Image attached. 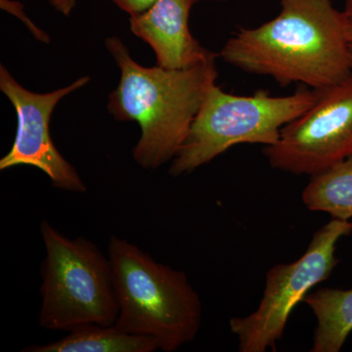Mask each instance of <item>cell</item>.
Wrapping results in <instances>:
<instances>
[{"mask_svg":"<svg viewBox=\"0 0 352 352\" xmlns=\"http://www.w3.org/2000/svg\"><path fill=\"white\" fill-rule=\"evenodd\" d=\"M276 17L242 28L220 57L245 73L270 76L282 87L302 83L315 90L352 75L346 12L332 0H279Z\"/></svg>","mask_w":352,"mask_h":352,"instance_id":"cell-1","label":"cell"},{"mask_svg":"<svg viewBox=\"0 0 352 352\" xmlns=\"http://www.w3.org/2000/svg\"><path fill=\"white\" fill-rule=\"evenodd\" d=\"M106 46L120 69L117 89L109 97L108 110L120 122H136L141 138L133 149L136 163L156 170L173 160L219 72L217 57L189 68H145L136 63L118 38Z\"/></svg>","mask_w":352,"mask_h":352,"instance_id":"cell-2","label":"cell"},{"mask_svg":"<svg viewBox=\"0 0 352 352\" xmlns=\"http://www.w3.org/2000/svg\"><path fill=\"white\" fill-rule=\"evenodd\" d=\"M108 256L119 307L118 328L151 338L164 352L176 351L195 340L203 307L183 271L157 263L116 235L109 243Z\"/></svg>","mask_w":352,"mask_h":352,"instance_id":"cell-3","label":"cell"},{"mask_svg":"<svg viewBox=\"0 0 352 352\" xmlns=\"http://www.w3.org/2000/svg\"><path fill=\"white\" fill-rule=\"evenodd\" d=\"M45 247L41 265L39 324L69 331L87 324L115 325L119 315L109 256L85 237L69 238L47 220L41 224Z\"/></svg>","mask_w":352,"mask_h":352,"instance_id":"cell-4","label":"cell"},{"mask_svg":"<svg viewBox=\"0 0 352 352\" xmlns=\"http://www.w3.org/2000/svg\"><path fill=\"white\" fill-rule=\"evenodd\" d=\"M317 90H300L287 96H271L263 90L242 96L210 88L170 173L179 176L210 163L233 146L275 144L286 124L314 105Z\"/></svg>","mask_w":352,"mask_h":352,"instance_id":"cell-5","label":"cell"},{"mask_svg":"<svg viewBox=\"0 0 352 352\" xmlns=\"http://www.w3.org/2000/svg\"><path fill=\"white\" fill-rule=\"evenodd\" d=\"M351 233V220L332 219L315 232L300 258L268 270L258 307L247 316L233 317L229 321L241 352L275 351L292 311L310 289L330 277L339 263L336 256L338 243Z\"/></svg>","mask_w":352,"mask_h":352,"instance_id":"cell-6","label":"cell"},{"mask_svg":"<svg viewBox=\"0 0 352 352\" xmlns=\"http://www.w3.org/2000/svg\"><path fill=\"white\" fill-rule=\"evenodd\" d=\"M317 91L314 105L264 148L273 168L311 177L352 157V75Z\"/></svg>","mask_w":352,"mask_h":352,"instance_id":"cell-7","label":"cell"},{"mask_svg":"<svg viewBox=\"0 0 352 352\" xmlns=\"http://www.w3.org/2000/svg\"><path fill=\"white\" fill-rule=\"evenodd\" d=\"M89 80L85 76L50 94H34L16 82L6 67H0V89L13 104L18 119L15 141L8 154L0 160V170L32 166L43 170L58 189L73 193L87 191L78 171L55 147L50 122L59 101L85 87Z\"/></svg>","mask_w":352,"mask_h":352,"instance_id":"cell-8","label":"cell"},{"mask_svg":"<svg viewBox=\"0 0 352 352\" xmlns=\"http://www.w3.org/2000/svg\"><path fill=\"white\" fill-rule=\"evenodd\" d=\"M198 0H157L144 13L131 16V29L151 45L157 66L189 68L217 55L206 50L189 31L190 11Z\"/></svg>","mask_w":352,"mask_h":352,"instance_id":"cell-9","label":"cell"},{"mask_svg":"<svg viewBox=\"0 0 352 352\" xmlns=\"http://www.w3.org/2000/svg\"><path fill=\"white\" fill-rule=\"evenodd\" d=\"M303 302L316 318L311 352H338L352 332V289H320Z\"/></svg>","mask_w":352,"mask_h":352,"instance_id":"cell-10","label":"cell"},{"mask_svg":"<svg viewBox=\"0 0 352 352\" xmlns=\"http://www.w3.org/2000/svg\"><path fill=\"white\" fill-rule=\"evenodd\" d=\"M159 346L151 338L120 330L116 325L87 324L69 331L56 342L29 346L25 352H153Z\"/></svg>","mask_w":352,"mask_h":352,"instance_id":"cell-11","label":"cell"},{"mask_svg":"<svg viewBox=\"0 0 352 352\" xmlns=\"http://www.w3.org/2000/svg\"><path fill=\"white\" fill-rule=\"evenodd\" d=\"M308 210L327 212L333 219H352V157L311 176L302 191Z\"/></svg>","mask_w":352,"mask_h":352,"instance_id":"cell-12","label":"cell"},{"mask_svg":"<svg viewBox=\"0 0 352 352\" xmlns=\"http://www.w3.org/2000/svg\"><path fill=\"white\" fill-rule=\"evenodd\" d=\"M122 10L131 14V16L139 15L151 8L157 0H112Z\"/></svg>","mask_w":352,"mask_h":352,"instance_id":"cell-13","label":"cell"},{"mask_svg":"<svg viewBox=\"0 0 352 352\" xmlns=\"http://www.w3.org/2000/svg\"><path fill=\"white\" fill-rule=\"evenodd\" d=\"M50 2L57 11L64 14L65 16H69L76 6V0H50Z\"/></svg>","mask_w":352,"mask_h":352,"instance_id":"cell-14","label":"cell"},{"mask_svg":"<svg viewBox=\"0 0 352 352\" xmlns=\"http://www.w3.org/2000/svg\"><path fill=\"white\" fill-rule=\"evenodd\" d=\"M347 21V32H349V45H351L352 56V9L351 10H344Z\"/></svg>","mask_w":352,"mask_h":352,"instance_id":"cell-15","label":"cell"},{"mask_svg":"<svg viewBox=\"0 0 352 352\" xmlns=\"http://www.w3.org/2000/svg\"><path fill=\"white\" fill-rule=\"evenodd\" d=\"M352 9V0H346V8L344 10H351Z\"/></svg>","mask_w":352,"mask_h":352,"instance_id":"cell-16","label":"cell"}]
</instances>
